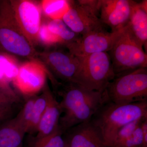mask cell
<instances>
[{
    "instance_id": "cell-17",
    "label": "cell",
    "mask_w": 147,
    "mask_h": 147,
    "mask_svg": "<svg viewBox=\"0 0 147 147\" xmlns=\"http://www.w3.org/2000/svg\"><path fill=\"white\" fill-rule=\"evenodd\" d=\"M49 89V87L46 84L42 93L36 96L33 109L31 121L27 133L32 134L36 133L40 121L47 108Z\"/></svg>"
},
{
    "instance_id": "cell-30",
    "label": "cell",
    "mask_w": 147,
    "mask_h": 147,
    "mask_svg": "<svg viewBox=\"0 0 147 147\" xmlns=\"http://www.w3.org/2000/svg\"><path fill=\"white\" fill-rule=\"evenodd\" d=\"M65 144H66V143H65ZM65 147H67V146L66 144Z\"/></svg>"
},
{
    "instance_id": "cell-20",
    "label": "cell",
    "mask_w": 147,
    "mask_h": 147,
    "mask_svg": "<svg viewBox=\"0 0 147 147\" xmlns=\"http://www.w3.org/2000/svg\"><path fill=\"white\" fill-rule=\"evenodd\" d=\"M21 65L13 55L0 52V68L10 84L18 75Z\"/></svg>"
},
{
    "instance_id": "cell-22",
    "label": "cell",
    "mask_w": 147,
    "mask_h": 147,
    "mask_svg": "<svg viewBox=\"0 0 147 147\" xmlns=\"http://www.w3.org/2000/svg\"><path fill=\"white\" fill-rule=\"evenodd\" d=\"M147 117L139 119L125 125L119 129L106 147H116L131 137L142 121Z\"/></svg>"
},
{
    "instance_id": "cell-9",
    "label": "cell",
    "mask_w": 147,
    "mask_h": 147,
    "mask_svg": "<svg viewBox=\"0 0 147 147\" xmlns=\"http://www.w3.org/2000/svg\"><path fill=\"white\" fill-rule=\"evenodd\" d=\"M48 71L37 60H31L21 64L18 75L12 82L17 91L24 98L37 95L46 85Z\"/></svg>"
},
{
    "instance_id": "cell-28",
    "label": "cell",
    "mask_w": 147,
    "mask_h": 147,
    "mask_svg": "<svg viewBox=\"0 0 147 147\" xmlns=\"http://www.w3.org/2000/svg\"><path fill=\"white\" fill-rule=\"evenodd\" d=\"M18 102L4 93L0 91V106L7 104H15Z\"/></svg>"
},
{
    "instance_id": "cell-13",
    "label": "cell",
    "mask_w": 147,
    "mask_h": 147,
    "mask_svg": "<svg viewBox=\"0 0 147 147\" xmlns=\"http://www.w3.org/2000/svg\"><path fill=\"white\" fill-rule=\"evenodd\" d=\"M63 137L67 147H106L101 132L90 121L69 129Z\"/></svg>"
},
{
    "instance_id": "cell-5",
    "label": "cell",
    "mask_w": 147,
    "mask_h": 147,
    "mask_svg": "<svg viewBox=\"0 0 147 147\" xmlns=\"http://www.w3.org/2000/svg\"><path fill=\"white\" fill-rule=\"evenodd\" d=\"M105 91L110 101L117 104L147 100V67L116 75Z\"/></svg>"
},
{
    "instance_id": "cell-27",
    "label": "cell",
    "mask_w": 147,
    "mask_h": 147,
    "mask_svg": "<svg viewBox=\"0 0 147 147\" xmlns=\"http://www.w3.org/2000/svg\"><path fill=\"white\" fill-rule=\"evenodd\" d=\"M14 104H7L0 106V125L12 118Z\"/></svg>"
},
{
    "instance_id": "cell-8",
    "label": "cell",
    "mask_w": 147,
    "mask_h": 147,
    "mask_svg": "<svg viewBox=\"0 0 147 147\" xmlns=\"http://www.w3.org/2000/svg\"><path fill=\"white\" fill-rule=\"evenodd\" d=\"M123 28L110 32L103 29L79 36L73 42L65 45L67 50L77 57H83L94 53L106 52L112 49Z\"/></svg>"
},
{
    "instance_id": "cell-2",
    "label": "cell",
    "mask_w": 147,
    "mask_h": 147,
    "mask_svg": "<svg viewBox=\"0 0 147 147\" xmlns=\"http://www.w3.org/2000/svg\"><path fill=\"white\" fill-rule=\"evenodd\" d=\"M147 117V100L128 104L105 102L91 119L101 132L105 147L119 129L133 121Z\"/></svg>"
},
{
    "instance_id": "cell-29",
    "label": "cell",
    "mask_w": 147,
    "mask_h": 147,
    "mask_svg": "<svg viewBox=\"0 0 147 147\" xmlns=\"http://www.w3.org/2000/svg\"><path fill=\"white\" fill-rule=\"evenodd\" d=\"M143 134V147H147V118L144 120L142 123Z\"/></svg>"
},
{
    "instance_id": "cell-25",
    "label": "cell",
    "mask_w": 147,
    "mask_h": 147,
    "mask_svg": "<svg viewBox=\"0 0 147 147\" xmlns=\"http://www.w3.org/2000/svg\"><path fill=\"white\" fill-rule=\"evenodd\" d=\"M142 123L137 127L131 137L116 147H143V134Z\"/></svg>"
},
{
    "instance_id": "cell-16",
    "label": "cell",
    "mask_w": 147,
    "mask_h": 147,
    "mask_svg": "<svg viewBox=\"0 0 147 147\" xmlns=\"http://www.w3.org/2000/svg\"><path fill=\"white\" fill-rule=\"evenodd\" d=\"M26 131L16 117L0 125V147H23Z\"/></svg>"
},
{
    "instance_id": "cell-1",
    "label": "cell",
    "mask_w": 147,
    "mask_h": 147,
    "mask_svg": "<svg viewBox=\"0 0 147 147\" xmlns=\"http://www.w3.org/2000/svg\"><path fill=\"white\" fill-rule=\"evenodd\" d=\"M56 92L62 98L59 128L63 134L71 127L90 120L98 109L110 100L105 90H92L74 83H61Z\"/></svg>"
},
{
    "instance_id": "cell-24",
    "label": "cell",
    "mask_w": 147,
    "mask_h": 147,
    "mask_svg": "<svg viewBox=\"0 0 147 147\" xmlns=\"http://www.w3.org/2000/svg\"><path fill=\"white\" fill-rule=\"evenodd\" d=\"M39 41L47 45L63 44L62 41L48 28L47 24H42L40 28L38 34Z\"/></svg>"
},
{
    "instance_id": "cell-23",
    "label": "cell",
    "mask_w": 147,
    "mask_h": 147,
    "mask_svg": "<svg viewBox=\"0 0 147 147\" xmlns=\"http://www.w3.org/2000/svg\"><path fill=\"white\" fill-rule=\"evenodd\" d=\"M37 95L25 98L24 106L16 117L18 122L26 131V134L28 132L31 121L33 109Z\"/></svg>"
},
{
    "instance_id": "cell-21",
    "label": "cell",
    "mask_w": 147,
    "mask_h": 147,
    "mask_svg": "<svg viewBox=\"0 0 147 147\" xmlns=\"http://www.w3.org/2000/svg\"><path fill=\"white\" fill-rule=\"evenodd\" d=\"M63 134L59 128L53 134L42 138L32 137L30 147H65Z\"/></svg>"
},
{
    "instance_id": "cell-10",
    "label": "cell",
    "mask_w": 147,
    "mask_h": 147,
    "mask_svg": "<svg viewBox=\"0 0 147 147\" xmlns=\"http://www.w3.org/2000/svg\"><path fill=\"white\" fill-rule=\"evenodd\" d=\"M18 26L33 47L39 41L41 10L36 3L28 0L9 1Z\"/></svg>"
},
{
    "instance_id": "cell-11",
    "label": "cell",
    "mask_w": 147,
    "mask_h": 147,
    "mask_svg": "<svg viewBox=\"0 0 147 147\" xmlns=\"http://www.w3.org/2000/svg\"><path fill=\"white\" fill-rule=\"evenodd\" d=\"M38 58L46 64L51 75L57 81L60 80L61 83H75L79 66L78 57L68 50L55 49L38 53Z\"/></svg>"
},
{
    "instance_id": "cell-7",
    "label": "cell",
    "mask_w": 147,
    "mask_h": 147,
    "mask_svg": "<svg viewBox=\"0 0 147 147\" xmlns=\"http://www.w3.org/2000/svg\"><path fill=\"white\" fill-rule=\"evenodd\" d=\"M98 11L99 1H70L69 9L62 19L72 31L83 35L103 29Z\"/></svg>"
},
{
    "instance_id": "cell-6",
    "label": "cell",
    "mask_w": 147,
    "mask_h": 147,
    "mask_svg": "<svg viewBox=\"0 0 147 147\" xmlns=\"http://www.w3.org/2000/svg\"><path fill=\"white\" fill-rule=\"evenodd\" d=\"M109 52L115 76L147 67L146 53L130 34L126 26Z\"/></svg>"
},
{
    "instance_id": "cell-19",
    "label": "cell",
    "mask_w": 147,
    "mask_h": 147,
    "mask_svg": "<svg viewBox=\"0 0 147 147\" xmlns=\"http://www.w3.org/2000/svg\"><path fill=\"white\" fill-rule=\"evenodd\" d=\"M47 26L48 29L62 41L64 45L75 41L80 36L72 31L62 19L52 20Z\"/></svg>"
},
{
    "instance_id": "cell-14",
    "label": "cell",
    "mask_w": 147,
    "mask_h": 147,
    "mask_svg": "<svg viewBox=\"0 0 147 147\" xmlns=\"http://www.w3.org/2000/svg\"><path fill=\"white\" fill-rule=\"evenodd\" d=\"M61 115L60 102L57 100L50 89L48 92L47 108L40 121L35 137L40 138L47 137L57 130Z\"/></svg>"
},
{
    "instance_id": "cell-3",
    "label": "cell",
    "mask_w": 147,
    "mask_h": 147,
    "mask_svg": "<svg viewBox=\"0 0 147 147\" xmlns=\"http://www.w3.org/2000/svg\"><path fill=\"white\" fill-rule=\"evenodd\" d=\"M0 52L31 60L38 59V53L17 24L9 1H0Z\"/></svg>"
},
{
    "instance_id": "cell-12",
    "label": "cell",
    "mask_w": 147,
    "mask_h": 147,
    "mask_svg": "<svg viewBox=\"0 0 147 147\" xmlns=\"http://www.w3.org/2000/svg\"><path fill=\"white\" fill-rule=\"evenodd\" d=\"M134 3L129 0L99 1L100 21L111 28V32L123 28L130 18Z\"/></svg>"
},
{
    "instance_id": "cell-4",
    "label": "cell",
    "mask_w": 147,
    "mask_h": 147,
    "mask_svg": "<svg viewBox=\"0 0 147 147\" xmlns=\"http://www.w3.org/2000/svg\"><path fill=\"white\" fill-rule=\"evenodd\" d=\"M78 58L75 83L92 90L105 91L115 76L109 53H94Z\"/></svg>"
},
{
    "instance_id": "cell-26",
    "label": "cell",
    "mask_w": 147,
    "mask_h": 147,
    "mask_svg": "<svg viewBox=\"0 0 147 147\" xmlns=\"http://www.w3.org/2000/svg\"><path fill=\"white\" fill-rule=\"evenodd\" d=\"M10 84L0 68V91L8 95L16 100L17 102H20L21 100L20 97L16 92L14 91Z\"/></svg>"
},
{
    "instance_id": "cell-15",
    "label": "cell",
    "mask_w": 147,
    "mask_h": 147,
    "mask_svg": "<svg viewBox=\"0 0 147 147\" xmlns=\"http://www.w3.org/2000/svg\"><path fill=\"white\" fill-rule=\"evenodd\" d=\"M126 27L136 41L142 47H146L147 11L141 3L134 1L131 16Z\"/></svg>"
},
{
    "instance_id": "cell-18",
    "label": "cell",
    "mask_w": 147,
    "mask_h": 147,
    "mask_svg": "<svg viewBox=\"0 0 147 147\" xmlns=\"http://www.w3.org/2000/svg\"><path fill=\"white\" fill-rule=\"evenodd\" d=\"M70 1L66 0H44L41 7L44 13L52 20L62 19L70 7Z\"/></svg>"
}]
</instances>
